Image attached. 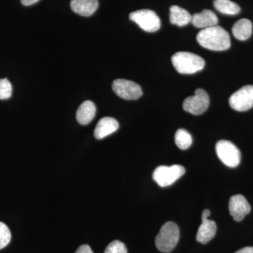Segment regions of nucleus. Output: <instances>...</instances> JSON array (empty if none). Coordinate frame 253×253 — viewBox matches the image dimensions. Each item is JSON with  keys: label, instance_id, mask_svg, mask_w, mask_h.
Returning a JSON list of instances; mask_svg holds the SVG:
<instances>
[{"label": "nucleus", "instance_id": "1", "mask_svg": "<svg viewBox=\"0 0 253 253\" xmlns=\"http://www.w3.org/2000/svg\"><path fill=\"white\" fill-rule=\"evenodd\" d=\"M196 40L200 45L212 51H224L231 46L229 33L219 26L203 29L198 33Z\"/></svg>", "mask_w": 253, "mask_h": 253}, {"label": "nucleus", "instance_id": "2", "mask_svg": "<svg viewBox=\"0 0 253 253\" xmlns=\"http://www.w3.org/2000/svg\"><path fill=\"white\" fill-rule=\"evenodd\" d=\"M173 66L176 71L181 74H194L204 69V59L199 55L179 51L172 56Z\"/></svg>", "mask_w": 253, "mask_h": 253}, {"label": "nucleus", "instance_id": "3", "mask_svg": "<svg viewBox=\"0 0 253 253\" xmlns=\"http://www.w3.org/2000/svg\"><path fill=\"white\" fill-rule=\"evenodd\" d=\"M179 229L175 223L168 221L161 227L155 241L158 251L164 253H170L179 242Z\"/></svg>", "mask_w": 253, "mask_h": 253}, {"label": "nucleus", "instance_id": "4", "mask_svg": "<svg viewBox=\"0 0 253 253\" xmlns=\"http://www.w3.org/2000/svg\"><path fill=\"white\" fill-rule=\"evenodd\" d=\"M185 173V168L179 165L159 166L155 169L153 179L161 187L172 185Z\"/></svg>", "mask_w": 253, "mask_h": 253}, {"label": "nucleus", "instance_id": "5", "mask_svg": "<svg viewBox=\"0 0 253 253\" xmlns=\"http://www.w3.org/2000/svg\"><path fill=\"white\" fill-rule=\"evenodd\" d=\"M129 18L133 22L148 33H154L160 29L161 20L156 12L150 9H141L131 12Z\"/></svg>", "mask_w": 253, "mask_h": 253}, {"label": "nucleus", "instance_id": "6", "mask_svg": "<svg viewBox=\"0 0 253 253\" xmlns=\"http://www.w3.org/2000/svg\"><path fill=\"white\" fill-rule=\"evenodd\" d=\"M216 153L221 162L229 168H236L241 162V155L239 149L227 140H220L216 144Z\"/></svg>", "mask_w": 253, "mask_h": 253}, {"label": "nucleus", "instance_id": "7", "mask_svg": "<svg viewBox=\"0 0 253 253\" xmlns=\"http://www.w3.org/2000/svg\"><path fill=\"white\" fill-rule=\"evenodd\" d=\"M210 105L209 96L204 89H199L195 91L194 96L186 98L183 103V109L186 112L195 116L206 112Z\"/></svg>", "mask_w": 253, "mask_h": 253}, {"label": "nucleus", "instance_id": "8", "mask_svg": "<svg viewBox=\"0 0 253 253\" xmlns=\"http://www.w3.org/2000/svg\"><path fill=\"white\" fill-rule=\"evenodd\" d=\"M229 105L235 111L244 112L253 107V85H246L229 98Z\"/></svg>", "mask_w": 253, "mask_h": 253}, {"label": "nucleus", "instance_id": "9", "mask_svg": "<svg viewBox=\"0 0 253 253\" xmlns=\"http://www.w3.org/2000/svg\"><path fill=\"white\" fill-rule=\"evenodd\" d=\"M112 88L118 96L126 100L138 99L143 94L142 89L137 83L127 80H115Z\"/></svg>", "mask_w": 253, "mask_h": 253}, {"label": "nucleus", "instance_id": "10", "mask_svg": "<svg viewBox=\"0 0 253 253\" xmlns=\"http://www.w3.org/2000/svg\"><path fill=\"white\" fill-rule=\"evenodd\" d=\"M230 214L236 221H241L249 214L251 211V205L242 195L231 196L229 204Z\"/></svg>", "mask_w": 253, "mask_h": 253}, {"label": "nucleus", "instance_id": "11", "mask_svg": "<svg viewBox=\"0 0 253 253\" xmlns=\"http://www.w3.org/2000/svg\"><path fill=\"white\" fill-rule=\"evenodd\" d=\"M218 22L219 19L217 15L209 9H204L201 12L193 15L191 19V23L195 27L202 30L217 26Z\"/></svg>", "mask_w": 253, "mask_h": 253}, {"label": "nucleus", "instance_id": "12", "mask_svg": "<svg viewBox=\"0 0 253 253\" xmlns=\"http://www.w3.org/2000/svg\"><path fill=\"white\" fill-rule=\"evenodd\" d=\"M119 128V123L115 118L104 117L101 118L94 129V136L96 139H102L113 134Z\"/></svg>", "mask_w": 253, "mask_h": 253}, {"label": "nucleus", "instance_id": "13", "mask_svg": "<svg viewBox=\"0 0 253 253\" xmlns=\"http://www.w3.org/2000/svg\"><path fill=\"white\" fill-rule=\"evenodd\" d=\"M99 6L98 0H71V9L82 16H90Z\"/></svg>", "mask_w": 253, "mask_h": 253}, {"label": "nucleus", "instance_id": "14", "mask_svg": "<svg viewBox=\"0 0 253 253\" xmlns=\"http://www.w3.org/2000/svg\"><path fill=\"white\" fill-rule=\"evenodd\" d=\"M216 232L217 225L214 221L209 219H202V224L199 226L196 234V241L201 244H208L214 237Z\"/></svg>", "mask_w": 253, "mask_h": 253}, {"label": "nucleus", "instance_id": "15", "mask_svg": "<svg viewBox=\"0 0 253 253\" xmlns=\"http://www.w3.org/2000/svg\"><path fill=\"white\" fill-rule=\"evenodd\" d=\"M96 106L91 101H85L78 108L76 119L80 124L85 126L91 123L96 115Z\"/></svg>", "mask_w": 253, "mask_h": 253}, {"label": "nucleus", "instance_id": "16", "mask_svg": "<svg viewBox=\"0 0 253 253\" xmlns=\"http://www.w3.org/2000/svg\"><path fill=\"white\" fill-rule=\"evenodd\" d=\"M169 21L173 25L182 27L191 22L192 16L180 6L173 5L169 9Z\"/></svg>", "mask_w": 253, "mask_h": 253}, {"label": "nucleus", "instance_id": "17", "mask_svg": "<svg viewBox=\"0 0 253 253\" xmlns=\"http://www.w3.org/2000/svg\"><path fill=\"white\" fill-rule=\"evenodd\" d=\"M252 33L253 23L247 18L239 20L233 26V35L239 41H244L249 39Z\"/></svg>", "mask_w": 253, "mask_h": 253}, {"label": "nucleus", "instance_id": "18", "mask_svg": "<svg viewBox=\"0 0 253 253\" xmlns=\"http://www.w3.org/2000/svg\"><path fill=\"white\" fill-rule=\"evenodd\" d=\"M214 6L221 14L236 15L241 11L239 5L231 0H214Z\"/></svg>", "mask_w": 253, "mask_h": 253}, {"label": "nucleus", "instance_id": "19", "mask_svg": "<svg viewBox=\"0 0 253 253\" xmlns=\"http://www.w3.org/2000/svg\"><path fill=\"white\" fill-rule=\"evenodd\" d=\"M174 141L176 146L181 150L189 149L193 142L191 134L184 129H179L176 131L174 136Z\"/></svg>", "mask_w": 253, "mask_h": 253}, {"label": "nucleus", "instance_id": "20", "mask_svg": "<svg viewBox=\"0 0 253 253\" xmlns=\"http://www.w3.org/2000/svg\"><path fill=\"white\" fill-rule=\"evenodd\" d=\"M11 234L8 226L0 221V250L4 249L11 241Z\"/></svg>", "mask_w": 253, "mask_h": 253}, {"label": "nucleus", "instance_id": "21", "mask_svg": "<svg viewBox=\"0 0 253 253\" xmlns=\"http://www.w3.org/2000/svg\"><path fill=\"white\" fill-rule=\"evenodd\" d=\"M12 86L7 79H0V100H5L11 97Z\"/></svg>", "mask_w": 253, "mask_h": 253}, {"label": "nucleus", "instance_id": "22", "mask_svg": "<svg viewBox=\"0 0 253 253\" xmlns=\"http://www.w3.org/2000/svg\"><path fill=\"white\" fill-rule=\"evenodd\" d=\"M104 253H127V249L121 241H114L106 247Z\"/></svg>", "mask_w": 253, "mask_h": 253}, {"label": "nucleus", "instance_id": "23", "mask_svg": "<svg viewBox=\"0 0 253 253\" xmlns=\"http://www.w3.org/2000/svg\"><path fill=\"white\" fill-rule=\"evenodd\" d=\"M75 253H94L88 245L80 246Z\"/></svg>", "mask_w": 253, "mask_h": 253}, {"label": "nucleus", "instance_id": "24", "mask_svg": "<svg viewBox=\"0 0 253 253\" xmlns=\"http://www.w3.org/2000/svg\"><path fill=\"white\" fill-rule=\"evenodd\" d=\"M21 1L24 6H30V5L36 4L39 0H21Z\"/></svg>", "mask_w": 253, "mask_h": 253}, {"label": "nucleus", "instance_id": "25", "mask_svg": "<svg viewBox=\"0 0 253 253\" xmlns=\"http://www.w3.org/2000/svg\"><path fill=\"white\" fill-rule=\"evenodd\" d=\"M235 253H253V247H246L239 250Z\"/></svg>", "mask_w": 253, "mask_h": 253}, {"label": "nucleus", "instance_id": "26", "mask_svg": "<svg viewBox=\"0 0 253 253\" xmlns=\"http://www.w3.org/2000/svg\"><path fill=\"white\" fill-rule=\"evenodd\" d=\"M211 215V211L209 210L206 209L202 213V219H208Z\"/></svg>", "mask_w": 253, "mask_h": 253}]
</instances>
